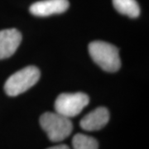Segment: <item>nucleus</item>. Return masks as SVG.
I'll use <instances>...</instances> for the list:
<instances>
[{
    "mask_svg": "<svg viewBox=\"0 0 149 149\" xmlns=\"http://www.w3.org/2000/svg\"><path fill=\"white\" fill-rule=\"evenodd\" d=\"M89 53L96 64L107 72H116L120 69L118 49L110 43L102 41L92 42L89 45Z\"/></svg>",
    "mask_w": 149,
    "mask_h": 149,
    "instance_id": "f257e3e1",
    "label": "nucleus"
},
{
    "mask_svg": "<svg viewBox=\"0 0 149 149\" xmlns=\"http://www.w3.org/2000/svg\"><path fill=\"white\" fill-rule=\"evenodd\" d=\"M40 124L47 134L48 139L52 142H61L73 130V124L69 118L59 114L56 112H47L40 118Z\"/></svg>",
    "mask_w": 149,
    "mask_h": 149,
    "instance_id": "f03ea898",
    "label": "nucleus"
},
{
    "mask_svg": "<svg viewBox=\"0 0 149 149\" xmlns=\"http://www.w3.org/2000/svg\"><path fill=\"white\" fill-rule=\"evenodd\" d=\"M39 69L29 65L13 74L6 80L4 91L9 96H17L24 93L37 83L40 79Z\"/></svg>",
    "mask_w": 149,
    "mask_h": 149,
    "instance_id": "7ed1b4c3",
    "label": "nucleus"
},
{
    "mask_svg": "<svg viewBox=\"0 0 149 149\" xmlns=\"http://www.w3.org/2000/svg\"><path fill=\"white\" fill-rule=\"evenodd\" d=\"M90 98L85 93H63L55 101L56 112L66 118L77 116L88 105Z\"/></svg>",
    "mask_w": 149,
    "mask_h": 149,
    "instance_id": "20e7f679",
    "label": "nucleus"
},
{
    "mask_svg": "<svg viewBox=\"0 0 149 149\" xmlns=\"http://www.w3.org/2000/svg\"><path fill=\"white\" fill-rule=\"evenodd\" d=\"M69 6L68 0H42L32 4L29 10L34 16L47 17L63 13Z\"/></svg>",
    "mask_w": 149,
    "mask_h": 149,
    "instance_id": "39448f33",
    "label": "nucleus"
},
{
    "mask_svg": "<svg viewBox=\"0 0 149 149\" xmlns=\"http://www.w3.org/2000/svg\"><path fill=\"white\" fill-rule=\"evenodd\" d=\"M22 42L21 32L15 28L0 31V60L10 57L15 53Z\"/></svg>",
    "mask_w": 149,
    "mask_h": 149,
    "instance_id": "423d86ee",
    "label": "nucleus"
},
{
    "mask_svg": "<svg viewBox=\"0 0 149 149\" xmlns=\"http://www.w3.org/2000/svg\"><path fill=\"white\" fill-rule=\"evenodd\" d=\"M109 120V112L104 107H98L80 120V125L85 131H97L103 128Z\"/></svg>",
    "mask_w": 149,
    "mask_h": 149,
    "instance_id": "0eeeda50",
    "label": "nucleus"
},
{
    "mask_svg": "<svg viewBox=\"0 0 149 149\" xmlns=\"http://www.w3.org/2000/svg\"><path fill=\"white\" fill-rule=\"evenodd\" d=\"M115 9L123 15L136 18L140 15V7L136 0H113Z\"/></svg>",
    "mask_w": 149,
    "mask_h": 149,
    "instance_id": "6e6552de",
    "label": "nucleus"
},
{
    "mask_svg": "<svg viewBox=\"0 0 149 149\" xmlns=\"http://www.w3.org/2000/svg\"><path fill=\"white\" fill-rule=\"evenodd\" d=\"M74 149H98L99 143L95 139L88 135L77 133L72 139Z\"/></svg>",
    "mask_w": 149,
    "mask_h": 149,
    "instance_id": "1a4fd4ad",
    "label": "nucleus"
},
{
    "mask_svg": "<svg viewBox=\"0 0 149 149\" xmlns=\"http://www.w3.org/2000/svg\"><path fill=\"white\" fill-rule=\"evenodd\" d=\"M47 149H70V148L68 146L65 145V144H61V145H57V146L51 147V148Z\"/></svg>",
    "mask_w": 149,
    "mask_h": 149,
    "instance_id": "9d476101",
    "label": "nucleus"
}]
</instances>
